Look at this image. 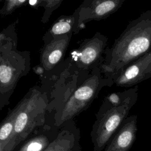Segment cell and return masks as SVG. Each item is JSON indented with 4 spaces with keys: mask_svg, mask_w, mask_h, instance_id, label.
I'll list each match as a JSON object with an SVG mask.
<instances>
[{
    "mask_svg": "<svg viewBox=\"0 0 151 151\" xmlns=\"http://www.w3.org/2000/svg\"><path fill=\"white\" fill-rule=\"evenodd\" d=\"M89 73L78 71L68 57L52 70L39 75L40 87L48 100L49 116L52 117L56 110L70 97Z\"/></svg>",
    "mask_w": 151,
    "mask_h": 151,
    "instance_id": "5",
    "label": "cell"
},
{
    "mask_svg": "<svg viewBox=\"0 0 151 151\" xmlns=\"http://www.w3.org/2000/svg\"><path fill=\"white\" fill-rule=\"evenodd\" d=\"M107 43L108 38L99 32L92 37L84 39L69 54L72 65L78 71L84 73L100 67L104 61Z\"/></svg>",
    "mask_w": 151,
    "mask_h": 151,
    "instance_id": "7",
    "label": "cell"
},
{
    "mask_svg": "<svg viewBox=\"0 0 151 151\" xmlns=\"http://www.w3.org/2000/svg\"><path fill=\"white\" fill-rule=\"evenodd\" d=\"M18 20L4 28L0 34V47L10 45L17 48L18 37L16 31V25Z\"/></svg>",
    "mask_w": 151,
    "mask_h": 151,
    "instance_id": "16",
    "label": "cell"
},
{
    "mask_svg": "<svg viewBox=\"0 0 151 151\" xmlns=\"http://www.w3.org/2000/svg\"><path fill=\"white\" fill-rule=\"evenodd\" d=\"M138 86L109 94L96 114L90 133L94 151L105 149L113 136L128 117L138 97Z\"/></svg>",
    "mask_w": 151,
    "mask_h": 151,
    "instance_id": "2",
    "label": "cell"
},
{
    "mask_svg": "<svg viewBox=\"0 0 151 151\" xmlns=\"http://www.w3.org/2000/svg\"><path fill=\"white\" fill-rule=\"evenodd\" d=\"M63 0H31L29 1L28 5L34 9L42 7L44 9L41 21L43 24L47 23L52 14L61 4Z\"/></svg>",
    "mask_w": 151,
    "mask_h": 151,
    "instance_id": "15",
    "label": "cell"
},
{
    "mask_svg": "<svg viewBox=\"0 0 151 151\" xmlns=\"http://www.w3.org/2000/svg\"><path fill=\"white\" fill-rule=\"evenodd\" d=\"M17 107L9 109L6 117L3 119L0 127V151L13 150L15 120Z\"/></svg>",
    "mask_w": 151,
    "mask_h": 151,
    "instance_id": "14",
    "label": "cell"
},
{
    "mask_svg": "<svg viewBox=\"0 0 151 151\" xmlns=\"http://www.w3.org/2000/svg\"><path fill=\"white\" fill-rule=\"evenodd\" d=\"M73 34L56 37L43 45L40 53V64L34 68L37 74L52 70L64 60Z\"/></svg>",
    "mask_w": 151,
    "mask_h": 151,
    "instance_id": "10",
    "label": "cell"
},
{
    "mask_svg": "<svg viewBox=\"0 0 151 151\" xmlns=\"http://www.w3.org/2000/svg\"><path fill=\"white\" fill-rule=\"evenodd\" d=\"M44 151H81L80 130L74 120L64 123Z\"/></svg>",
    "mask_w": 151,
    "mask_h": 151,
    "instance_id": "11",
    "label": "cell"
},
{
    "mask_svg": "<svg viewBox=\"0 0 151 151\" xmlns=\"http://www.w3.org/2000/svg\"><path fill=\"white\" fill-rule=\"evenodd\" d=\"M13 150L47 122L48 100L40 86L30 88L15 106Z\"/></svg>",
    "mask_w": 151,
    "mask_h": 151,
    "instance_id": "3",
    "label": "cell"
},
{
    "mask_svg": "<svg viewBox=\"0 0 151 151\" xmlns=\"http://www.w3.org/2000/svg\"><path fill=\"white\" fill-rule=\"evenodd\" d=\"M28 0H6L0 9L2 17L12 14L16 9L28 5Z\"/></svg>",
    "mask_w": 151,
    "mask_h": 151,
    "instance_id": "17",
    "label": "cell"
},
{
    "mask_svg": "<svg viewBox=\"0 0 151 151\" xmlns=\"http://www.w3.org/2000/svg\"><path fill=\"white\" fill-rule=\"evenodd\" d=\"M77 17L74 13L70 15H61L53 23L42 37L44 44H47L56 37L68 34H76Z\"/></svg>",
    "mask_w": 151,
    "mask_h": 151,
    "instance_id": "13",
    "label": "cell"
},
{
    "mask_svg": "<svg viewBox=\"0 0 151 151\" xmlns=\"http://www.w3.org/2000/svg\"><path fill=\"white\" fill-rule=\"evenodd\" d=\"M113 84L111 77L103 74L100 67L93 70L54 112L52 116L54 124L60 128L64 123L74 120L90 107L104 87H111Z\"/></svg>",
    "mask_w": 151,
    "mask_h": 151,
    "instance_id": "4",
    "label": "cell"
},
{
    "mask_svg": "<svg viewBox=\"0 0 151 151\" xmlns=\"http://www.w3.org/2000/svg\"><path fill=\"white\" fill-rule=\"evenodd\" d=\"M109 76L118 87H130L151 78V50Z\"/></svg>",
    "mask_w": 151,
    "mask_h": 151,
    "instance_id": "9",
    "label": "cell"
},
{
    "mask_svg": "<svg viewBox=\"0 0 151 151\" xmlns=\"http://www.w3.org/2000/svg\"><path fill=\"white\" fill-rule=\"evenodd\" d=\"M137 116H128L111 137L104 151H129L133 146L137 131Z\"/></svg>",
    "mask_w": 151,
    "mask_h": 151,
    "instance_id": "12",
    "label": "cell"
},
{
    "mask_svg": "<svg viewBox=\"0 0 151 151\" xmlns=\"http://www.w3.org/2000/svg\"><path fill=\"white\" fill-rule=\"evenodd\" d=\"M151 50V9L129 22L104 52L101 65L104 74H114Z\"/></svg>",
    "mask_w": 151,
    "mask_h": 151,
    "instance_id": "1",
    "label": "cell"
},
{
    "mask_svg": "<svg viewBox=\"0 0 151 151\" xmlns=\"http://www.w3.org/2000/svg\"><path fill=\"white\" fill-rule=\"evenodd\" d=\"M30 69L29 51L10 45L0 47V110L9 104L18 82Z\"/></svg>",
    "mask_w": 151,
    "mask_h": 151,
    "instance_id": "6",
    "label": "cell"
},
{
    "mask_svg": "<svg viewBox=\"0 0 151 151\" xmlns=\"http://www.w3.org/2000/svg\"><path fill=\"white\" fill-rule=\"evenodd\" d=\"M125 0H85L74 11L77 17L76 34L91 21L104 19L116 12Z\"/></svg>",
    "mask_w": 151,
    "mask_h": 151,
    "instance_id": "8",
    "label": "cell"
}]
</instances>
